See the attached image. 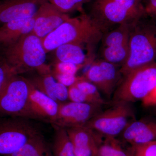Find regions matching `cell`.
<instances>
[{"instance_id": "obj_1", "label": "cell", "mask_w": 156, "mask_h": 156, "mask_svg": "<svg viewBox=\"0 0 156 156\" xmlns=\"http://www.w3.org/2000/svg\"><path fill=\"white\" fill-rule=\"evenodd\" d=\"M104 33L100 26L83 12L78 17H69L41 41L48 53L66 44L93 47L101 41Z\"/></svg>"}, {"instance_id": "obj_2", "label": "cell", "mask_w": 156, "mask_h": 156, "mask_svg": "<svg viewBox=\"0 0 156 156\" xmlns=\"http://www.w3.org/2000/svg\"><path fill=\"white\" fill-rule=\"evenodd\" d=\"M2 52L3 60L18 74L34 71L40 75L52 73L46 62L47 53L41 40L33 33L23 36Z\"/></svg>"}, {"instance_id": "obj_3", "label": "cell", "mask_w": 156, "mask_h": 156, "mask_svg": "<svg viewBox=\"0 0 156 156\" xmlns=\"http://www.w3.org/2000/svg\"><path fill=\"white\" fill-rule=\"evenodd\" d=\"M88 15L102 29L132 24L147 17L143 0H91Z\"/></svg>"}, {"instance_id": "obj_4", "label": "cell", "mask_w": 156, "mask_h": 156, "mask_svg": "<svg viewBox=\"0 0 156 156\" xmlns=\"http://www.w3.org/2000/svg\"><path fill=\"white\" fill-rule=\"evenodd\" d=\"M144 19L131 26L129 56L120 68L123 77L133 70L156 62V24Z\"/></svg>"}, {"instance_id": "obj_5", "label": "cell", "mask_w": 156, "mask_h": 156, "mask_svg": "<svg viewBox=\"0 0 156 156\" xmlns=\"http://www.w3.org/2000/svg\"><path fill=\"white\" fill-rule=\"evenodd\" d=\"M30 92V82L28 79L16 73L10 75L0 90V117L31 119Z\"/></svg>"}, {"instance_id": "obj_6", "label": "cell", "mask_w": 156, "mask_h": 156, "mask_svg": "<svg viewBox=\"0 0 156 156\" xmlns=\"http://www.w3.org/2000/svg\"><path fill=\"white\" fill-rule=\"evenodd\" d=\"M35 120L18 117H0V156L19 150L31 138L41 134Z\"/></svg>"}, {"instance_id": "obj_7", "label": "cell", "mask_w": 156, "mask_h": 156, "mask_svg": "<svg viewBox=\"0 0 156 156\" xmlns=\"http://www.w3.org/2000/svg\"><path fill=\"white\" fill-rule=\"evenodd\" d=\"M156 84V62L133 70L123 77L113 95L112 103L142 100Z\"/></svg>"}, {"instance_id": "obj_8", "label": "cell", "mask_w": 156, "mask_h": 156, "mask_svg": "<svg viewBox=\"0 0 156 156\" xmlns=\"http://www.w3.org/2000/svg\"><path fill=\"white\" fill-rule=\"evenodd\" d=\"M132 103L115 102L89 120L84 126L104 137H118L129 125L136 120Z\"/></svg>"}, {"instance_id": "obj_9", "label": "cell", "mask_w": 156, "mask_h": 156, "mask_svg": "<svg viewBox=\"0 0 156 156\" xmlns=\"http://www.w3.org/2000/svg\"><path fill=\"white\" fill-rule=\"evenodd\" d=\"M118 66L101 59L93 62L82 76L94 84L107 98H110L123 78Z\"/></svg>"}, {"instance_id": "obj_10", "label": "cell", "mask_w": 156, "mask_h": 156, "mask_svg": "<svg viewBox=\"0 0 156 156\" xmlns=\"http://www.w3.org/2000/svg\"><path fill=\"white\" fill-rule=\"evenodd\" d=\"M103 106L97 104L71 101L59 104L58 115L52 126L64 128L84 126L103 111Z\"/></svg>"}, {"instance_id": "obj_11", "label": "cell", "mask_w": 156, "mask_h": 156, "mask_svg": "<svg viewBox=\"0 0 156 156\" xmlns=\"http://www.w3.org/2000/svg\"><path fill=\"white\" fill-rule=\"evenodd\" d=\"M59 105L56 101L36 89L30 82L29 111L31 119L52 125L58 115Z\"/></svg>"}, {"instance_id": "obj_12", "label": "cell", "mask_w": 156, "mask_h": 156, "mask_svg": "<svg viewBox=\"0 0 156 156\" xmlns=\"http://www.w3.org/2000/svg\"><path fill=\"white\" fill-rule=\"evenodd\" d=\"M47 0H2L0 2V27L13 20L34 17Z\"/></svg>"}, {"instance_id": "obj_13", "label": "cell", "mask_w": 156, "mask_h": 156, "mask_svg": "<svg viewBox=\"0 0 156 156\" xmlns=\"http://www.w3.org/2000/svg\"><path fill=\"white\" fill-rule=\"evenodd\" d=\"M47 1L42 4L34 16L32 31L41 40L51 33L69 17Z\"/></svg>"}, {"instance_id": "obj_14", "label": "cell", "mask_w": 156, "mask_h": 156, "mask_svg": "<svg viewBox=\"0 0 156 156\" xmlns=\"http://www.w3.org/2000/svg\"><path fill=\"white\" fill-rule=\"evenodd\" d=\"M76 156H96L102 136L85 126L65 128Z\"/></svg>"}, {"instance_id": "obj_15", "label": "cell", "mask_w": 156, "mask_h": 156, "mask_svg": "<svg viewBox=\"0 0 156 156\" xmlns=\"http://www.w3.org/2000/svg\"><path fill=\"white\" fill-rule=\"evenodd\" d=\"M120 136V140L131 146L156 141V119L146 117L136 119Z\"/></svg>"}, {"instance_id": "obj_16", "label": "cell", "mask_w": 156, "mask_h": 156, "mask_svg": "<svg viewBox=\"0 0 156 156\" xmlns=\"http://www.w3.org/2000/svg\"><path fill=\"white\" fill-rule=\"evenodd\" d=\"M34 17L13 20L0 27V50L13 45L32 31Z\"/></svg>"}, {"instance_id": "obj_17", "label": "cell", "mask_w": 156, "mask_h": 156, "mask_svg": "<svg viewBox=\"0 0 156 156\" xmlns=\"http://www.w3.org/2000/svg\"><path fill=\"white\" fill-rule=\"evenodd\" d=\"M83 46L77 44H66L54 50L56 62H68L77 65L92 64L93 59L88 57L83 50Z\"/></svg>"}, {"instance_id": "obj_18", "label": "cell", "mask_w": 156, "mask_h": 156, "mask_svg": "<svg viewBox=\"0 0 156 156\" xmlns=\"http://www.w3.org/2000/svg\"><path fill=\"white\" fill-rule=\"evenodd\" d=\"M5 156H53L51 147L43 134L36 135L19 150Z\"/></svg>"}, {"instance_id": "obj_19", "label": "cell", "mask_w": 156, "mask_h": 156, "mask_svg": "<svg viewBox=\"0 0 156 156\" xmlns=\"http://www.w3.org/2000/svg\"><path fill=\"white\" fill-rule=\"evenodd\" d=\"M124 144L117 137H102L96 156H132L131 146L126 148Z\"/></svg>"}, {"instance_id": "obj_20", "label": "cell", "mask_w": 156, "mask_h": 156, "mask_svg": "<svg viewBox=\"0 0 156 156\" xmlns=\"http://www.w3.org/2000/svg\"><path fill=\"white\" fill-rule=\"evenodd\" d=\"M52 126L54 129L51 146L53 156H76L66 129L56 126Z\"/></svg>"}, {"instance_id": "obj_21", "label": "cell", "mask_w": 156, "mask_h": 156, "mask_svg": "<svg viewBox=\"0 0 156 156\" xmlns=\"http://www.w3.org/2000/svg\"><path fill=\"white\" fill-rule=\"evenodd\" d=\"M132 24H124L104 33L100 48L115 47L129 43Z\"/></svg>"}, {"instance_id": "obj_22", "label": "cell", "mask_w": 156, "mask_h": 156, "mask_svg": "<svg viewBox=\"0 0 156 156\" xmlns=\"http://www.w3.org/2000/svg\"><path fill=\"white\" fill-rule=\"evenodd\" d=\"M99 53L101 59L121 67L129 56V43L115 47L100 48Z\"/></svg>"}, {"instance_id": "obj_23", "label": "cell", "mask_w": 156, "mask_h": 156, "mask_svg": "<svg viewBox=\"0 0 156 156\" xmlns=\"http://www.w3.org/2000/svg\"><path fill=\"white\" fill-rule=\"evenodd\" d=\"M27 79L36 89L56 101L55 93L58 82L52 73L38 74Z\"/></svg>"}, {"instance_id": "obj_24", "label": "cell", "mask_w": 156, "mask_h": 156, "mask_svg": "<svg viewBox=\"0 0 156 156\" xmlns=\"http://www.w3.org/2000/svg\"><path fill=\"white\" fill-rule=\"evenodd\" d=\"M57 10L63 14H67L76 11L83 13V6L91 0H47Z\"/></svg>"}, {"instance_id": "obj_25", "label": "cell", "mask_w": 156, "mask_h": 156, "mask_svg": "<svg viewBox=\"0 0 156 156\" xmlns=\"http://www.w3.org/2000/svg\"><path fill=\"white\" fill-rule=\"evenodd\" d=\"M75 85L89 97L92 98L98 104L104 105H106L107 102L103 99L101 95V92L94 84L82 78L77 82Z\"/></svg>"}, {"instance_id": "obj_26", "label": "cell", "mask_w": 156, "mask_h": 156, "mask_svg": "<svg viewBox=\"0 0 156 156\" xmlns=\"http://www.w3.org/2000/svg\"><path fill=\"white\" fill-rule=\"evenodd\" d=\"M68 62H56L52 69V74H54L76 75L78 72L83 67Z\"/></svg>"}, {"instance_id": "obj_27", "label": "cell", "mask_w": 156, "mask_h": 156, "mask_svg": "<svg viewBox=\"0 0 156 156\" xmlns=\"http://www.w3.org/2000/svg\"><path fill=\"white\" fill-rule=\"evenodd\" d=\"M131 147L132 156H156V141Z\"/></svg>"}, {"instance_id": "obj_28", "label": "cell", "mask_w": 156, "mask_h": 156, "mask_svg": "<svg viewBox=\"0 0 156 156\" xmlns=\"http://www.w3.org/2000/svg\"><path fill=\"white\" fill-rule=\"evenodd\" d=\"M69 99L77 103L97 104L92 98L89 97L73 85L68 87Z\"/></svg>"}, {"instance_id": "obj_29", "label": "cell", "mask_w": 156, "mask_h": 156, "mask_svg": "<svg viewBox=\"0 0 156 156\" xmlns=\"http://www.w3.org/2000/svg\"><path fill=\"white\" fill-rule=\"evenodd\" d=\"M53 76L57 82L68 88L74 85L82 78V76H80L76 75L54 74Z\"/></svg>"}, {"instance_id": "obj_30", "label": "cell", "mask_w": 156, "mask_h": 156, "mask_svg": "<svg viewBox=\"0 0 156 156\" xmlns=\"http://www.w3.org/2000/svg\"><path fill=\"white\" fill-rule=\"evenodd\" d=\"M12 73L17 74L3 59L0 60V90L6 78Z\"/></svg>"}, {"instance_id": "obj_31", "label": "cell", "mask_w": 156, "mask_h": 156, "mask_svg": "<svg viewBox=\"0 0 156 156\" xmlns=\"http://www.w3.org/2000/svg\"><path fill=\"white\" fill-rule=\"evenodd\" d=\"M141 101L142 105L144 107L154 108L156 107V84L151 92Z\"/></svg>"}, {"instance_id": "obj_32", "label": "cell", "mask_w": 156, "mask_h": 156, "mask_svg": "<svg viewBox=\"0 0 156 156\" xmlns=\"http://www.w3.org/2000/svg\"><path fill=\"white\" fill-rule=\"evenodd\" d=\"M153 19H154V20H156V15L153 18Z\"/></svg>"}, {"instance_id": "obj_33", "label": "cell", "mask_w": 156, "mask_h": 156, "mask_svg": "<svg viewBox=\"0 0 156 156\" xmlns=\"http://www.w3.org/2000/svg\"><path fill=\"white\" fill-rule=\"evenodd\" d=\"M154 108H155L156 111V107H154Z\"/></svg>"}]
</instances>
